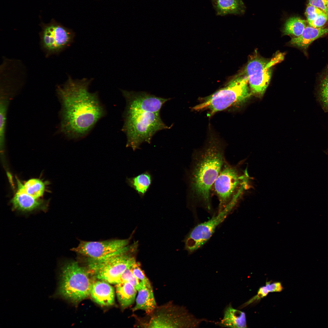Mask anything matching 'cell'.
<instances>
[{
  "label": "cell",
  "instance_id": "cell-33",
  "mask_svg": "<svg viewBox=\"0 0 328 328\" xmlns=\"http://www.w3.org/2000/svg\"><path fill=\"white\" fill-rule=\"evenodd\" d=\"M214 0L215 1L216 0Z\"/></svg>",
  "mask_w": 328,
  "mask_h": 328
},
{
  "label": "cell",
  "instance_id": "cell-29",
  "mask_svg": "<svg viewBox=\"0 0 328 328\" xmlns=\"http://www.w3.org/2000/svg\"><path fill=\"white\" fill-rule=\"evenodd\" d=\"M266 286L269 292H280L283 289L282 284L279 282H275L272 284H270V282H267Z\"/></svg>",
  "mask_w": 328,
  "mask_h": 328
},
{
  "label": "cell",
  "instance_id": "cell-23",
  "mask_svg": "<svg viewBox=\"0 0 328 328\" xmlns=\"http://www.w3.org/2000/svg\"><path fill=\"white\" fill-rule=\"evenodd\" d=\"M306 27V21L299 17L290 18L286 21L282 29L284 35H292L294 37L300 36Z\"/></svg>",
  "mask_w": 328,
  "mask_h": 328
},
{
  "label": "cell",
  "instance_id": "cell-19",
  "mask_svg": "<svg viewBox=\"0 0 328 328\" xmlns=\"http://www.w3.org/2000/svg\"><path fill=\"white\" fill-rule=\"evenodd\" d=\"M137 291L136 288L128 282H121L116 284L117 297L122 309L127 308L134 303Z\"/></svg>",
  "mask_w": 328,
  "mask_h": 328
},
{
  "label": "cell",
  "instance_id": "cell-10",
  "mask_svg": "<svg viewBox=\"0 0 328 328\" xmlns=\"http://www.w3.org/2000/svg\"><path fill=\"white\" fill-rule=\"evenodd\" d=\"M282 57L277 55L270 60L256 55L250 57L244 71L253 92L261 94L265 92L271 78L272 67L281 60Z\"/></svg>",
  "mask_w": 328,
  "mask_h": 328
},
{
  "label": "cell",
  "instance_id": "cell-20",
  "mask_svg": "<svg viewBox=\"0 0 328 328\" xmlns=\"http://www.w3.org/2000/svg\"><path fill=\"white\" fill-rule=\"evenodd\" d=\"M215 7L217 14L240 15L245 11V6L241 0H216Z\"/></svg>",
  "mask_w": 328,
  "mask_h": 328
},
{
  "label": "cell",
  "instance_id": "cell-27",
  "mask_svg": "<svg viewBox=\"0 0 328 328\" xmlns=\"http://www.w3.org/2000/svg\"><path fill=\"white\" fill-rule=\"evenodd\" d=\"M328 20V15L323 12L319 15L313 20L307 22L309 26L314 28L322 27Z\"/></svg>",
  "mask_w": 328,
  "mask_h": 328
},
{
  "label": "cell",
  "instance_id": "cell-21",
  "mask_svg": "<svg viewBox=\"0 0 328 328\" xmlns=\"http://www.w3.org/2000/svg\"><path fill=\"white\" fill-rule=\"evenodd\" d=\"M152 176L147 172L133 177L127 178L128 184L142 197L148 190L152 183Z\"/></svg>",
  "mask_w": 328,
  "mask_h": 328
},
{
  "label": "cell",
  "instance_id": "cell-22",
  "mask_svg": "<svg viewBox=\"0 0 328 328\" xmlns=\"http://www.w3.org/2000/svg\"><path fill=\"white\" fill-rule=\"evenodd\" d=\"M315 95L322 109L325 112H328V70L320 78Z\"/></svg>",
  "mask_w": 328,
  "mask_h": 328
},
{
  "label": "cell",
  "instance_id": "cell-2",
  "mask_svg": "<svg viewBox=\"0 0 328 328\" xmlns=\"http://www.w3.org/2000/svg\"><path fill=\"white\" fill-rule=\"evenodd\" d=\"M226 162L224 145L214 137L194 153L187 178L190 200L211 209L212 187Z\"/></svg>",
  "mask_w": 328,
  "mask_h": 328
},
{
  "label": "cell",
  "instance_id": "cell-6",
  "mask_svg": "<svg viewBox=\"0 0 328 328\" xmlns=\"http://www.w3.org/2000/svg\"><path fill=\"white\" fill-rule=\"evenodd\" d=\"M247 77L240 75L233 79L224 87L204 97L195 106V111L207 110L212 115L218 111L245 100L250 95Z\"/></svg>",
  "mask_w": 328,
  "mask_h": 328
},
{
  "label": "cell",
  "instance_id": "cell-7",
  "mask_svg": "<svg viewBox=\"0 0 328 328\" xmlns=\"http://www.w3.org/2000/svg\"><path fill=\"white\" fill-rule=\"evenodd\" d=\"M57 294L76 303L90 295L92 281L89 272L76 261L67 263L62 267Z\"/></svg>",
  "mask_w": 328,
  "mask_h": 328
},
{
  "label": "cell",
  "instance_id": "cell-31",
  "mask_svg": "<svg viewBox=\"0 0 328 328\" xmlns=\"http://www.w3.org/2000/svg\"><path fill=\"white\" fill-rule=\"evenodd\" d=\"M269 292L266 286L261 287L259 289L258 294L255 297H254L252 299L253 300H255L256 299L262 298L266 296Z\"/></svg>",
  "mask_w": 328,
  "mask_h": 328
},
{
  "label": "cell",
  "instance_id": "cell-15",
  "mask_svg": "<svg viewBox=\"0 0 328 328\" xmlns=\"http://www.w3.org/2000/svg\"><path fill=\"white\" fill-rule=\"evenodd\" d=\"M110 283L103 280L93 282L90 293L93 300L103 306L112 305L114 302V291Z\"/></svg>",
  "mask_w": 328,
  "mask_h": 328
},
{
  "label": "cell",
  "instance_id": "cell-28",
  "mask_svg": "<svg viewBox=\"0 0 328 328\" xmlns=\"http://www.w3.org/2000/svg\"><path fill=\"white\" fill-rule=\"evenodd\" d=\"M308 4L318 8L328 15V0H309Z\"/></svg>",
  "mask_w": 328,
  "mask_h": 328
},
{
  "label": "cell",
  "instance_id": "cell-17",
  "mask_svg": "<svg viewBox=\"0 0 328 328\" xmlns=\"http://www.w3.org/2000/svg\"><path fill=\"white\" fill-rule=\"evenodd\" d=\"M327 33L328 28H314L310 26H306L301 35L292 38L290 43L306 50L314 41Z\"/></svg>",
  "mask_w": 328,
  "mask_h": 328
},
{
  "label": "cell",
  "instance_id": "cell-8",
  "mask_svg": "<svg viewBox=\"0 0 328 328\" xmlns=\"http://www.w3.org/2000/svg\"><path fill=\"white\" fill-rule=\"evenodd\" d=\"M140 325L146 328H195L207 320L197 318L185 308L171 304L157 307Z\"/></svg>",
  "mask_w": 328,
  "mask_h": 328
},
{
  "label": "cell",
  "instance_id": "cell-13",
  "mask_svg": "<svg viewBox=\"0 0 328 328\" xmlns=\"http://www.w3.org/2000/svg\"><path fill=\"white\" fill-rule=\"evenodd\" d=\"M129 241V239L97 241H80L78 245L72 250L88 258L99 259L126 247Z\"/></svg>",
  "mask_w": 328,
  "mask_h": 328
},
{
  "label": "cell",
  "instance_id": "cell-11",
  "mask_svg": "<svg viewBox=\"0 0 328 328\" xmlns=\"http://www.w3.org/2000/svg\"><path fill=\"white\" fill-rule=\"evenodd\" d=\"M232 209L227 207L208 220L195 226L185 239V249L192 253L201 248L210 238L217 227L225 220Z\"/></svg>",
  "mask_w": 328,
  "mask_h": 328
},
{
  "label": "cell",
  "instance_id": "cell-24",
  "mask_svg": "<svg viewBox=\"0 0 328 328\" xmlns=\"http://www.w3.org/2000/svg\"><path fill=\"white\" fill-rule=\"evenodd\" d=\"M18 188L22 190L30 196L38 199L44 193L45 186L44 183L40 180L32 179L28 180L23 185L18 182Z\"/></svg>",
  "mask_w": 328,
  "mask_h": 328
},
{
  "label": "cell",
  "instance_id": "cell-30",
  "mask_svg": "<svg viewBox=\"0 0 328 328\" xmlns=\"http://www.w3.org/2000/svg\"><path fill=\"white\" fill-rule=\"evenodd\" d=\"M323 12H324L318 8L308 4L306 10L305 15L306 16L310 15L319 14Z\"/></svg>",
  "mask_w": 328,
  "mask_h": 328
},
{
  "label": "cell",
  "instance_id": "cell-3",
  "mask_svg": "<svg viewBox=\"0 0 328 328\" xmlns=\"http://www.w3.org/2000/svg\"><path fill=\"white\" fill-rule=\"evenodd\" d=\"M122 131L127 138L126 147L133 150L143 142L150 143L158 131L169 129L162 120L160 112H127L123 114Z\"/></svg>",
  "mask_w": 328,
  "mask_h": 328
},
{
  "label": "cell",
  "instance_id": "cell-5",
  "mask_svg": "<svg viewBox=\"0 0 328 328\" xmlns=\"http://www.w3.org/2000/svg\"><path fill=\"white\" fill-rule=\"evenodd\" d=\"M137 246L136 243L128 245L102 258H89L88 264L90 272L98 280L117 284L123 273L136 262L134 255Z\"/></svg>",
  "mask_w": 328,
  "mask_h": 328
},
{
  "label": "cell",
  "instance_id": "cell-1",
  "mask_svg": "<svg viewBox=\"0 0 328 328\" xmlns=\"http://www.w3.org/2000/svg\"><path fill=\"white\" fill-rule=\"evenodd\" d=\"M92 81L73 80L69 76L64 84L57 87L61 106L60 131L68 138L84 137L105 114L98 93L89 91Z\"/></svg>",
  "mask_w": 328,
  "mask_h": 328
},
{
  "label": "cell",
  "instance_id": "cell-9",
  "mask_svg": "<svg viewBox=\"0 0 328 328\" xmlns=\"http://www.w3.org/2000/svg\"><path fill=\"white\" fill-rule=\"evenodd\" d=\"M39 33L41 48L46 57L58 54L70 46L75 33L71 29L52 19L48 23L41 22Z\"/></svg>",
  "mask_w": 328,
  "mask_h": 328
},
{
  "label": "cell",
  "instance_id": "cell-16",
  "mask_svg": "<svg viewBox=\"0 0 328 328\" xmlns=\"http://www.w3.org/2000/svg\"><path fill=\"white\" fill-rule=\"evenodd\" d=\"M137 291L136 303L132 308L133 311L142 310L148 315L150 314L157 307L151 284L142 282Z\"/></svg>",
  "mask_w": 328,
  "mask_h": 328
},
{
  "label": "cell",
  "instance_id": "cell-32",
  "mask_svg": "<svg viewBox=\"0 0 328 328\" xmlns=\"http://www.w3.org/2000/svg\"><path fill=\"white\" fill-rule=\"evenodd\" d=\"M326 153H327L328 154V151Z\"/></svg>",
  "mask_w": 328,
  "mask_h": 328
},
{
  "label": "cell",
  "instance_id": "cell-25",
  "mask_svg": "<svg viewBox=\"0 0 328 328\" xmlns=\"http://www.w3.org/2000/svg\"><path fill=\"white\" fill-rule=\"evenodd\" d=\"M11 98L6 96L1 95L0 99V124L5 125L8 106Z\"/></svg>",
  "mask_w": 328,
  "mask_h": 328
},
{
  "label": "cell",
  "instance_id": "cell-18",
  "mask_svg": "<svg viewBox=\"0 0 328 328\" xmlns=\"http://www.w3.org/2000/svg\"><path fill=\"white\" fill-rule=\"evenodd\" d=\"M218 324L223 327H246L245 313L234 309L230 304L224 310L223 319Z\"/></svg>",
  "mask_w": 328,
  "mask_h": 328
},
{
  "label": "cell",
  "instance_id": "cell-4",
  "mask_svg": "<svg viewBox=\"0 0 328 328\" xmlns=\"http://www.w3.org/2000/svg\"><path fill=\"white\" fill-rule=\"evenodd\" d=\"M246 170L225 163L212 187L219 201L218 212L227 207L233 209L248 187Z\"/></svg>",
  "mask_w": 328,
  "mask_h": 328
},
{
  "label": "cell",
  "instance_id": "cell-12",
  "mask_svg": "<svg viewBox=\"0 0 328 328\" xmlns=\"http://www.w3.org/2000/svg\"><path fill=\"white\" fill-rule=\"evenodd\" d=\"M127 112H160L163 105L170 98L158 97L144 92L121 90Z\"/></svg>",
  "mask_w": 328,
  "mask_h": 328
},
{
  "label": "cell",
  "instance_id": "cell-26",
  "mask_svg": "<svg viewBox=\"0 0 328 328\" xmlns=\"http://www.w3.org/2000/svg\"><path fill=\"white\" fill-rule=\"evenodd\" d=\"M130 268L134 276L139 281L147 284L151 283L138 263L136 262L131 266Z\"/></svg>",
  "mask_w": 328,
  "mask_h": 328
},
{
  "label": "cell",
  "instance_id": "cell-14",
  "mask_svg": "<svg viewBox=\"0 0 328 328\" xmlns=\"http://www.w3.org/2000/svg\"><path fill=\"white\" fill-rule=\"evenodd\" d=\"M13 209L23 212H29L37 210H46V203L38 199L34 198L18 188L11 201Z\"/></svg>",
  "mask_w": 328,
  "mask_h": 328
}]
</instances>
